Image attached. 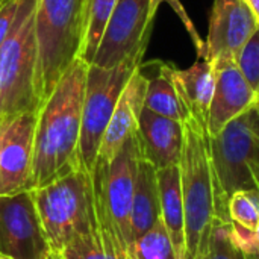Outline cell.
Masks as SVG:
<instances>
[{
  "label": "cell",
  "instance_id": "6da1fadb",
  "mask_svg": "<svg viewBox=\"0 0 259 259\" xmlns=\"http://www.w3.org/2000/svg\"><path fill=\"white\" fill-rule=\"evenodd\" d=\"M88 64L76 58L36 111L27 190L41 188L80 168L79 140Z\"/></svg>",
  "mask_w": 259,
  "mask_h": 259
},
{
  "label": "cell",
  "instance_id": "7a4b0ae2",
  "mask_svg": "<svg viewBox=\"0 0 259 259\" xmlns=\"http://www.w3.org/2000/svg\"><path fill=\"white\" fill-rule=\"evenodd\" d=\"M29 191L53 252L61 253L74 240L91 237L102 229L93 178L87 170L76 168L41 188Z\"/></svg>",
  "mask_w": 259,
  "mask_h": 259
},
{
  "label": "cell",
  "instance_id": "3957f363",
  "mask_svg": "<svg viewBox=\"0 0 259 259\" xmlns=\"http://www.w3.org/2000/svg\"><path fill=\"white\" fill-rule=\"evenodd\" d=\"M85 17L87 0H35L39 106L64 71L76 58H80Z\"/></svg>",
  "mask_w": 259,
  "mask_h": 259
},
{
  "label": "cell",
  "instance_id": "277c9868",
  "mask_svg": "<svg viewBox=\"0 0 259 259\" xmlns=\"http://www.w3.org/2000/svg\"><path fill=\"white\" fill-rule=\"evenodd\" d=\"M38 44L35 0H21L12 29L0 46V117L36 112Z\"/></svg>",
  "mask_w": 259,
  "mask_h": 259
},
{
  "label": "cell",
  "instance_id": "5b68a950",
  "mask_svg": "<svg viewBox=\"0 0 259 259\" xmlns=\"http://www.w3.org/2000/svg\"><path fill=\"white\" fill-rule=\"evenodd\" d=\"M214 170L215 215L228 219V202L238 190L256 188L252 164L259 159V105L209 137Z\"/></svg>",
  "mask_w": 259,
  "mask_h": 259
},
{
  "label": "cell",
  "instance_id": "8992f818",
  "mask_svg": "<svg viewBox=\"0 0 259 259\" xmlns=\"http://www.w3.org/2000/svg\"><path fill=\"white\" fill-rule=\"evenodd\" d=\"M179 171L185 211L187 259H193L203 231L215 215L209 134L205 126L193 118L184 123V147Z\"/></svg>",
  "mask_w": 259,
  "mask_h": 259
},
{
  "label": "cell",
  "instance_id": "52a82bcc",
  "mask_svg": "<svg viewBox=\"0 0 259 259\" xmlns=\"http://www.w3.org/2000/svg\"><path fill=\"white\" fill-rule=\"evenodd\" d=\"M141 156V143L135 132L106 167H96L91 171L100 225L129 255L132 246L131 211Z\"/></svg>",
  "mask_w": 259,
  "mask_h": 259
},
{
  "label": "cell",
  "instance_id": "ba28073f",
  "mask_svg": "<svg viewBox=\"0 0 259 259\" xmlns=\"http://www.w3.org/2000/svg\"><path fill=\"white\" fill-rule=\"evenodd\" d=\"M141 64V56L129 58L111 68L88 64L79 140V165L88 173L96 165L102 138L117 102L127 80Z\"/></svg>",
  "mask_w": 259,
  "mask_h": 259
},
{
  "label": "cell",
  "instance_id": "9c48e42d",
  "mask_svg": "<svg viewBox=\"0 0 259 259\" xmlns=\"http://www.w3.org/2000/svg\"><path fill=\"white\" fill-rule=\"evenodd\" d=\"M150 0H118L102 35L91 64L115 67L129 58L144 56L153 27Z\"/></svg>",
  "mask_w": 259,
  "mask_h": 259
},
{
  "label": "cell",
  "instance_id": "30bf717a",
  "mask_svg": "<svg viewBox=\"0 0 259 259\" xmlns=\"http://www.w3.org/2000/svg\"><path fill=\"white\" fill-rule=\"evenodd\" d=\"M52 252L30 191L0 196V255L11 259H47Z\"/></svg>",
  "mask_w": 259,
  "mask_h": 259
},
{
  "label": "cell",
  "instance_id": "8fae6325",
  "mask_svg": "<svg viewBox=\"0 0 259 259\" xmlns=\"http://www.w3.org/2000/svg\"><path fill=\"white\" fill-rule=\"evenodd\" d=\"M258 29L259 23L244 0H214L203 59L212 62L215 68L235 64Z\"/></svg>",
  "mask_w": 259,
  "mask_h": 259
},
{
  "label": "cell",
  "instance_id": "7c38bea8",
  "mask_svg": "<svg viewBox=\"0 0 259 259\" xmlns=\"http://www.w3.org/2000/svg\"><path fill=\"white\" fill-rule=\"evenodd\" d=\"M36 112H23L8 118L0 144V196L27 190L35 137Z\"/></svg>",
  "mask_w": 259,
  "mask_h": 259
},
{
  "label": "cell",
  "instance_id": "4fadbf2b",
  "mask_svg": "<svg viewBox=\"0 0 259 259\" xmlns=\"http://www.w3.org/2000/svg\"><path fill=\"white\" fill-rule=\"evenodd\" d=\"M146 90H147V76L140 65L127 80L117 102V106L112 112L109 124L102 138V144L99 149L94 168L106 167L117 156L126 140L132 137L135 132H138L140 115L144 109Z\"/></svg>",
  "mask_w": 259,
  "mask_h": 259
},
{
  "label": "cell",
  "instance_id": "5bb4252c",
  "mask_svg": "<svg viewBox=\"0 0 259 259\" xmlns=\"http://www.w3.org/2000/svg\"><path fill=\"white\" fill-rule=\"evenodd\" d=\"M256 105H259L258 97L237 62L217 68V80L208 114L209 137H215L234 118Z\"/></svg>",
  "mask_w": 259,
  "mask_h": 259
},
{
  "label": "cell",
  "instance_id": "9a60e30c",
  "mask_svg": "<svg viewBox=\"0 0 259 259\" xmlns=\"http://www.w3.org/2000/svg\"><path fill=\"white\" fill-rule=\"evenodd\" d=\"M138 137L143 158L156 170L179 164L184 147V123L144 108L140 115Z\"/></svg>",
  "mask_w": 259,
  "mask_h": 259
},
{
  "label": "cell",
  "instance_id": "2e32d148",
  "mask_svg": "<svg viewBox=\"0 0 259 259\" xmlns=\"http://www.w3.org/2000/svg\"><path fill=\"white\" fill-rule=\"evenodd\" d=\"M171 74L190 118L208 129V114L217 80L215 65L206 59H197L185 70L173 65Z\"/></svg>",
  "mask_w": 259,
  "mask_h": 259
},
{
  "label": "cell",
  "instance_id": "e0dca14e",
  "mask_svg": "<svg viewBox=\"0 0 259 259\" xmlns=\"http://www.w3.org/2000/svg\"><path fill=\"white\" fill-rule=\"evenodd\" d=\"M161 219L171 238L176 259H187L185 211L181 188L179 164L156 170Z\"/></svg>",
  "mask_w": 259,
  "mask_h": 259
},
{
  "label": "cell",
  "instance_id": "ac0fdd59",
  "mask_svg": "<svg viewBox=\"0 0 259 259\" xmlns=\"http://www.w3.org/2000/svg\"><path fill=\"white\" fill-rule=\"evenodd\" d=\"M161 217L159 190L156 168L141 156L138 162L132 211H131V231L132 243L147 232Z\"/></svg>",
  "mask_w": 259,
  "mask_h": 259
},
{
  "label": "cell",
  "instance_id": "d6986e66",
  "mask_svg": "<svg viewBox=\"0 0 259 259\" xmlns=\"http://www.w3.org/2000/svg\"><path fill=\"white\" fill-rule=\"evenodd\" d=\"M173 64H158V70L153 76H147V90L144 108L152 112L185 123L190 118V112L185 108L179 90L171 74Z\"/></svg>",
  "mask_w": 259,
  "mask_h": 259
},
{
  "label": "cell",
  "instance_id": "ffe728a7",
  "mask_svg": "<svg viewBox=\"0 0 259 259\" xmlns=\"http://www.w3.org/2000/svg\"><path fill=\"white\" fill-rule=\"evenodd\" d=\"M228 214L234 235L244 250L250 253L259 246V191L238 190L228 202Z\"/></svg>",
  "mask_w": 259,
  "mask_h": 259
},
{
  "label": "cell",
  "instance_id": "44dd1931",
  "mask_svg": "<svg viewBox=\"0 0 259 259\" xmlns=\"http://www.w3.org/2000/svg\"><path fill=\"white\" fill-rule=\"evenodd\" d=\"M193 259H247V256L234 235L231 220L214 215L202 234Z\"/></svg>",
  "mask_w": 259,
  "mask_h": 259
},
{
  "label": "cell",
  "instance_id": "7402d4cb",
  "mask_svg": "<svg viewBox=\"0 0 259 259\" xmlns=\"http://www.w3.org/2000/svg\"><path fill=\"white\" fill-rule=\"evenodd\" d=\"M59 256L62 259H132L129 252L103 228L91 237L74 240L61 250Z\"/></svg>",
  "mask_w": 259,
  "mask_h": 259
},
{
  "label": "cell",
  "instance_id": "603a6c76",
  "mask_svg": "<svg viewBox=\"0 0 259 259\" xmlns=\"http://www.w3.org/2000/svg\"><path fill=\"white\" fill-rule=\"evenodd\" d=\"M118 0H87L85 36L80 52V59L91 64L102 39L105 26Z\"/></svg>",
  "mask_w": 259,
  "mask_h": 259
},
{
  "label": "cell",
  "instance_id": "cb8c5ba5",
  "mask_svg": "<svg viewBox=\"0 0 259 259\" xmlns=\"http://www.w3.org/2000/svg\"><path fill=\"white\" fill-rule=\"evenodd\" d=\"M132 259H176L171 238L164 226L162 219L159 220L131 246Z\"/></svg>",
  "mask_w": 259,
  "mask_h": 259
},
{
  "label": "cell",
  "instance_id": "d4e9b609",
  "mask_svg": "<svg viewBox=\"0 0 259 259\" xmlns=\"http://www.w3.org/2000/svg\"><path fill=\"white\" fill-rule=\"evenodd\" d=\"M237 65L259 100V29L240 52Z\"/></svg>",
  "mask_w": 259,
  "mask_h": 259
},
{
  "label": "cell",
  "instance_id": "484cf974",
  "mask_svg": "<svg viewBox=\"0 0 259 259\" xmlns=\"http://www.w3.org/2000/svg\"><path fill=\"white\" fill-rule=\"evenodd\" d=\"M162 3H167V5L176 12V15L179 17V20H181L182 24L185 26V29H187V32H188V36H190L191 41H193V46H194V49H196L197 59H203V58H205V41L200 38L199 32L196 30L194 23H193V20L190 18L188 12L185 11V8H184V5L181 3V0H150V3H149V15H150V18L155 20L156 12H158L159 6H161Z\"/></svg>",
  "mask_w": 259,
  "mask_h": 259
},
{
  "label": "cell",
  "instance_id": "4316f807",
  "mask_svg": "<svg viewBox=\"0 0 259 259\" xmlns=\"http://www.w3.org/2000/svg\"><path fill=\"white\" fill-rule=\"evenodd\" d=\"M21 0H0V46L12 29Z\"/></svg>",
  "mask_w": 259,
  "mask_h": 259
},
{
  "label": "cell",
  "instance_id": "83f0119b",
  "mask_svg": "<svg viewBox=\"0 0 259 259\" xmlns=\"http://www.w3.org/2000/svg\"><path fill=\"white\" fill-rule=\"evenodd\" d=\"M247 3V6L250 8V11L253 12L256 21L259 23V0H244Z\"/></svg>",
  "mask_w": 259,
  "mask_h": 259
},
{
  "label": "cell",
  "instance_id": "f1b7e54d",
  "mask_svg": "<svg viewBox=\"0 0 259 259\" xmlns=\"http://www.w3.org/2000/svg\"><path fill=\"white\" fill-rule=\"evenodd\" d=\"M6 123H8V118H2L0 117V144H2V137H3L5 127H6Z\"/></svg>",
  "mask_w": 259,
  "mask_h": 259
},
{
  "label": "cell",
  "instance_id": "f546056e",
  "mask_svg": "<svg viewBox=\"0 0 259 259\" xmlns=\"http://www.w3.org/2000/svg\"><path fill=\"white\" fill-rule=\"evenodd\" d=\"M247 259H259V247L255 252H250V253H246Z\"/></svg>",
  "mask_w": 259,
  "mask_h": 259
},
{
  "label": "cell",
  "instance_id": "4dcf8cb0",
  "mask_svg": "<svg viewBox=\"0 0 259 259\" xmlns=\"http://www.w3.org/2000/svg\"><path fill=\"white\" fill-rule=\"evenodd\" d=\"M47 259H62L61 256H59V253H56V252H52V255L49 256Z\"/></svg>",
  "mask_w": 259,
  "mask_h": 259
},
{
  "label": "cell",
  "instance_id": "1f68e13d",
  "mask_svg": "<svg viewBox=\"0 0 259 259\" xmlns=\"http://www.w3.org/2000/svg\"><path fill=\"white\" fill-rule=\"evenodd\" d=\"M0 259H11V258H8V256H3V255H0Z\"/></svg>",
  "mask_w": 259,
  "mask_h": 259
}]
</instances>
